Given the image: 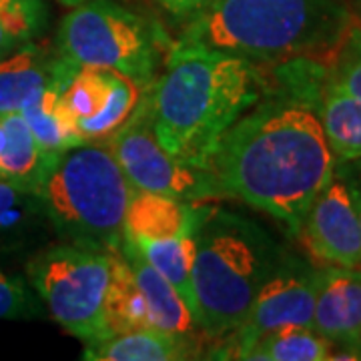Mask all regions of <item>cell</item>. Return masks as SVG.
<instances>
[{
    "label": "cell",
    "instance_id": "1",
    "mask_svg": "<svg viewBox=\"0 0 361 361\" xmlns=\"http://www.w3.org/2000/svg\"><path fill=\"white\" fill-rule=\"evenodd\" d=\"M219 195L281 221L297 235L307 209L336 173L311 103L285 89L259 99L221 135L207 161Z\"/></svg>",
    "mask_w": 361,
    "mask_h": 361
},
{
    "label": "cell",
    "instance_id": "2",
    "mask_svg": "<svg viewBox=\"0 0 361 361\" xmlns=\"http://www.w3.org/2000/svg\"><path fill=\"white\" fill-rule=\"evenodd\" d=\"M267 87L255 61L179 40L169 52L165 73L147 89L157 141L169 155L205 169L221 135Z\"/></svg>",
    "mask_w": 361,
    "mask_h": 361
},
{
    "label": "cell",
    "instance_id": "3",
    "mask_svg": "<svg viewBox=\"0 0 361 361\" xmlns=\"http://www.w3.org/2000/svg\"><path fill=\"white\" fill-rule=\"evenodd\" d=\"M349 26L341 0H211L189 18L180 40L273 63L329 56Z\"/></svg>",
    "mask_w": 361,
    "mask_h": 361
},
{
    "label": "cell",
    "instance_id": "4",
    "mask_svg": "<svg viewBox=\"0 0 361 361\" xmlns=\"http://www.w3.org/2000/svg\"><path fill=\"white\" fill-rule=\"evenodd\" d=\"M193 239L199 329L207 337L229 336L245 319L281 251L257 223L215 207H199Z\"/></svg>",
    "mask_w": 361,
    "mask_h": 361
},
{
    "label": "cell",
    "instance_id": "5",
    "mask_svg": "<svg viewBox=\"0 0 361 361\" xmlns=\"http://www.w3.org/2000/svg\"><path fill=\"white\" fill-rule=\"evenodd\" d=\"M135 189L109 147L85 141L54 157L35 195L52 231L66 243L113 253Z\"/></svg>",
    "mask_w": 361,
    "mask_h": 361
},
{
    "label": "cell",
    "instance_id": "6",
    "mask_svg": "<svg viewBox=\"0 0 361 361\" xmlns=\"http://www.w3.org/2000/svg\"><path fill=\"white\" fill-rule=\"evenodd\" d=\"M56 54L75 66H103L129 77L142 90L159 66L157 32L113 0H85L63 18Z\"/></svg>",
    "mask_w": 361,
    "mask_h": 361
},
{
    "label": "cell",
    "instance_id": "7",
    "mask_svg": "<svg viewBox=\"0 0 361 361\" xmlns=\"http://www.w3.org/2000/svg\"><path fill=\"white\" fill-rule=\"evenodd\" d=\"M26 277L52 319L85 343L109 336L104 295L111 253L59 243L44 247L26 263Z\"/></svg>",
    "mask_w": 361,
    "mask_h": 361
},
{
    "label": "cell",
    "instance_id": "8",
    "mask_svg": "<svg viewBox=\"0 0 361 361\" xmlns=\"http://www.w3.org/2000/svg\"><path fill=\"white\" fill-rule=\"evenodd\" d=\"M106 147L135 191L167 195L187 203L219 197V189L205 169L169 155L157 141L147 90H142L127 121L109 135Z\"/></svg>",
    "mask_w": 361,
    "mask_h": 361
},
{
    "label": "cell",
    "instance_id": "9",
    "mask_svg": "<svg viewBox=\"0 0 361 361\" xmlns=\"http://www.w3.org/2000/svg\"><path fill=\"white\" fill-rule=\"evenodd\" d=\"M319 269L295 257L281 255L269 277L259 287L241 325L229 334L219 357L245 360L261 337L289 325L313 327Z\"/></svg>",
    "mask_w": 361,
    "mask_h": 361
},
{
    "label": "cell",
    "instance_id": "10",
    "mask_svg": "<svg viewBox=\"0 0 361 361\" xmlns=\"http://www.w3.org/2000/svg\"><path fill=\"white\" fill-rule=\"evenodd\" d=\"M281 85L299 92L322 123L336 163L361 159V99L336 89L323 77L319 59H293L281 68Z\"/></svg>",
    "mask_w": 361,
    "mask_h": 361
},
{
    "label": "cell",
    "instance_id": "11",
    "mask_svg": "<svg viewBox=\"0 0 361 361\" xmlns=\"http://www.w3.org/2000/svg\"><path fill=\"white\" fill-rule=\"evenodd\" d=\"M141 94L139 85L113 68L80 66L63 90V101L78 135L97 141L127 121Z\"/></svg>",
    "mask_w": 361,
    "mask_h": 361
},
{
    "label": "cell",
    "instance_id": "12",
    "mask_svg": "<svg viewBox=\"0 0 361 361\" xmlns=\"http://www.w3.org/2000/svg\"><path fill=\"white\" fill-rule=\"evenodd\" d=\"M303 245L323 265L361 267V227L351 205L348 187L334 173L307 209L297 231Z\"/></svg>",
    "mask_w": 361,
    "mask_h": 361
},
{
    "label": "cell",
    "instance_id": "13",
    "mask_svg": "<svg viewBox=\"0 0 361 361\" xmlns=\"http://www.w3.org/2000/svg\"><path fill=\"white\" fill-rule=\"evenodd\" d=\"M313 329L334 345L329 360H361V269L319 267Z\"/></svg>",
    "mask_w": 361,
    "mask_h": 361
},
{
    "label": "cell",
    "instance_id": "14",
    "mask_svg": "<svg viewBox=\"0 0 361 361\" xmlns=\"http://www.w3.org/2000/svg\"><path fill=\"white\" fill-rule=\"evenodd\" d=\"M78 66L40 44H26L0 59V116L20 113L28 101L54 82H68Z\"/></svg>",
    "mask_w": 361,
    "mask_h": 361
},
{
    "label": "cell",
    "instance_id": "15",
    "mask_svg": "<svg viewBox=\"0 0 361 361\" xmlns=\"http://www.w3.org/2000/svg\"><path fill=\"white\" fill-rule=\"evenodd\" d=\"M199 207L167 195L135 191L125 213L123 239L135 247L193 237Z\"/></svg>",
    "mask_w": 361,
    "mask_h": 361
},
{
    "label": "cell",
    "instance_id": "16",
    "mask_svg": "<svg viewBox=\"0 0 361 361\" xmlns=\"http://www.w3.org/2000/svg\"><path fill=\"white\" fill-rule=\"evenodd\" d=\"M121 253L127 259L133 277L147 301L153 327L195 341L199 323L195 322L193 313L183 301V297L175 291V287L125 239L121 241Z\"/></svg>",
    "mask_w": 361,
    "mask_h": 361
},
{
    "label": "cell",
    "instance_id": "17",
    "mask_svg": "<svg viewBox=\"0 0 361 361\" xmlns=\"http://www.w3.org/2000/svg\"><path fill=\"white\" fill-rule=\"evenodd\" d=\"M193 341L159 327H142L89 341L82 360L89 361H179L189 360Z\"/></svg>",
    "mask_w": 361,
    "mask_h": 361
},
{
    "label": "cell",
    "instance_id": "18",
    "mask_svg": "<svg viewBox=\"0 0 361 361\" xmlns=\"http://www.w3.org/2000/svg\"><path fill=\"white\" fill-rule=\"evenodd\" d=\"M0 123L4 133L0 147V179L35 193L56 155H47L40 149L20 113L0 116Z\"/></svg>",
    "mask_w": 361,
    "mask_h": 361
},
{
    "label": "cell",
    "instance_id": "19",
    "mask_svg": "<svg viewBox=\"0 0 361 361\" xmlns=\"http://www.w3.org/2000/svg\"><path fill=\"white\" fill-rule=\"evenodd\" d=\"M66 85L68 82H54L20 109L28 129L47 155H61L66 149L85 142L63 101Z\"/></svg>",
    "mask_w": 361,
    "mask_h": 361
},
{
    "label": "cell",
    "instance_id": "20",
    "mask_svg": "<svg viewBox=\"0 0 361 361\" xmlns=\"http://www.w3.org/2000/svg\"><path fill=\"white\" fill-rule=\"evenodd\" d=\"M104 322L109 334H123L153 327L147 301L133 277L121 247L111 253V277L104 295Z\"/></svg>",
    "mask_w": 361,
    "mask_h": 361
},
{
    "label": "cell",
    "instance_id": "21",
    "mask_svg": "<svg viewBox=\"0 0 361 361\" xmlns=\"http://www.w3.org/2000/svg\"><path fill=\"white\" fill-rule=\"evenodd\" d=\"M334 345L313 327L289 325L261 337L245 360L261 361H323L331 357Z\"/></svg>",
    "mask_w": 361,
    "mask_h": 361
},
{
    "label": "cell",
    "instance_id": "22",
    "mask_svg": "<svg viewBox=\"0 0 361 361\" xmlns=\"http://www.w3.org/2000/svg\"><path fill=\"white\" fill-rule=\"evenodd\" d=\"M44 225L51 223L39 197L0 179V243H20Z\"/></svg>",
    "mask_w": 361,
    "mask_h": 361
},
{
    "label": "cell",
    "instance_id": "23",
    "mask_svg": "<svg viewBox=\"0 0 361 361\" xmlns=\"http://www.w3.org/2000/svg\"><path fill=\"white\" fill-rule=\"evenodd\" d=\"M47 20L44 0H0V59L35 42Z\"/></svg>",
    "mask_w": 361,
    "mask_h": 361
},
{
    "label": "cell",
    "instance_id": "24",
    "mask_svg": "<svg viewBox=\"0 0 361 361\" xmlns=\"http://www.w3.org/2000/svg\"><path fill=\"white\" fill-rule=\"evenodd\" d=\"M323 77L336 89L361 99V28L349 26L343 40L329 54Z\"/></svg>",
    "mask_w": 361,
    "mask_h": 361
},
{
    "label": "cell",
    "instance_id": "25",
    "mask_svg": "<svg viewBox=\"0 0 361 361\" xmlns=\"http://www.w3.org/2000/svg\"><path fill=\"white\" fill-rule=\"evenodd\" d=\"M42 313L37 291L25 279L0 271V319H32Z\"/></svg>",
    "mask_w": 361,
    "mask_h": 361
},
{
    "label": "cell",
    "instance_id": "26",
    "mask_svg": "<svg viewBox=\"0 0 361 361\" xmlns=\"http://www.w3.org/2000/svg\"><path fill=\"white\" fill-rule=\"evenodd\" d=\"M336 173L348 187L349 199L355 209V215L360 219L361 227V159L348 161V163H336Z\"/></svg>",
    "mask_w": 361,
    "mask_h": 361
},
{
    "label": "cell",
    "instance_id": "27",
    "mask_svg": "<svg viewBox=\"0 0 361 361\" xmlns=\"http://www.w3.org/2000/svg\"><path fill=\"white\" fill-rule=\"evenodd\" d=\"M163 11L175 18H191L201 8H205L211 0H157Z\"/></svg>",
    "mask_w": 361,
    "mask_h": 361
},
{
    "label": "cell",
    "instance_id": "28",
    "mask_svg": "<svg viewBox=\"0 0 361 361\" xmlns=\"http://www.w3.org/2000/svg\"><path fill=\"white\" fill-rule=\"evenodd\" d=\"M59 2H61L63 6H71V8H73V6H78V4H82L85 0H59Z\"/></svg>",
    "mask_w": 361,
    "mask_h": 361
},
{
    "label": "cell",
    "instance_id": "29",
    "mask_svg": "<svg viewBox=\"0 0 361 361\" xmlns=\"http://www.w3.org/2000/svg\"><path fill=\"white\" fill-rule=\"evenodd\" d=\"M2 139H4V133H2V123H0V147H2Z\"/></svg>",
    "mask_w": 361,
    "mask_h": 361
},
{
    "label": "cell",
    "instance_id": "30",
    "mask_svg": "<svg viewBox=\"0 0 361 361\" xmlns=\"http://www.w3.org/2000/svg\"><path fill=\"white\" fill-rule=\"evenodd\" d=\"M360 16H361V0H360Z\"/></svg>",
    "mask_w": 361,
    "mask_h": 361
},
{
    "label": "cell",
    "instance_id": "31",
    "mask_svg": "<svg viewBox=\"0 0 361 361\" xmlns=\"http://www.w3.org/2000/svg\"><path fill=\"white\" fill-rule=\"evenodd\" d=\"M360 269H361V267H360Z\"/></svg>",
    "mask_w": 361,
    "mask_h": 361
}]
</instances>
